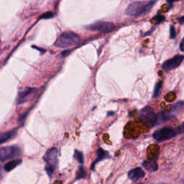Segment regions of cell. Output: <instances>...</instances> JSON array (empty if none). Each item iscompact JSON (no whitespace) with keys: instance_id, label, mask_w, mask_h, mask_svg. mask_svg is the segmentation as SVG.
Returning <instances> with one entry per match:
<instances>
[{"instance_id":"cell-1","label":"cell","mask_w":184,"mask_h":184,"mask_svg":"<svg viewBox=\"0 0 184 184\" xmlns=\"http://www.w3.org/2000/svg\"><path fill=\"white\" fill-rule=\"evenodd\" d=\"M155 3V1L133 2L126 9V14L133 17L142 16L150 12Z\"/></svg>"},{"instance_id":"cell-2","label":"cell","mask_w":184,"mask_h":184,"mask_svg":"<svg viewBox=\"0 0 184 184\" xmlns=\"http://www.w3.org/2000/svg\"><path fill=\"white\" fill-rule=\"evenodd\" d=\"M81 40V37L76 32L69 31L61 33L57 38L54 45L56 47L65 48L76 45Z\"/></svg>"},{"instance_id":"cell-3","label":"cell","mask_w":184,"mask_h":184,"mask_svg":"<svg viewBox=\"0 0 184 184\" xmlns=\"http://www.w3.org/2000/svg\"><path fill=\"white\" fill-rule=\"evenodd\" d=\"M58 150L56 148H52L48 149L47 152L43 157L44 161L46 163L45 170L48 176H51L56 169L57 163H58Z\"/></svg>"},{"instance_id":"cell-4","label":"cell","mask_w":184,"mask_h":184,"mask_svg":"<svg viewBox=\"0 0 184 184\" xmlns=\"http://www.w3.org/2000/svg\"><path fill=\"white\" fill-rule=\"evenodd\" d=\"M115 25L112 23H109V22H96L93 24H91L88 26H86V29L89 31L94 32H100L107 33L110 32L115 29Z\"/></svg>"},{"instance_id":"cell-5","label":"cell","mask_w":184,"mask_h":184,"mask_svg":"<svg viewBox=\"0 0 184 184\" xmlns=\"http://www.w3.org/2000/svg\"><path fill=\"white\" fill-rule=\"evenodd\" d=\"M176 132L174 129L170 128H163L155 131L153 134V137L157 142H163L174 137Z\"/></svg>"},{"instance_id":"cell-6","label":"cell","mask_w":184,"mask_h":184,"mask_svg":"<svg viewBox=\"0 0 184 184\" xmlns=\"http://www.w3.org/2000/svg\"><path fill=\"white\" fill-rule=\"evenodd\" d=\"M20 153V148L17 145L2 147L0 149V159L1 162H4L12 158Z\"/></svg>"},{"instance_id":"cell-7","label":"cell","mask_w":184,"mask_h":184,"mask_svg":"<svg viewBox=\"0 0 184 184\" xmlns=\"http://www.w3.org/2000/svg\"><path fill=\"white\" fill-rule=\"evenodd\" d=\"M140 117L144 121L149 122L152 126H155L158 124L157 115L150 107H145L142 109L141 111H140Z\"/></svg>"},{"instance_id":"cell-8","label":"cell","mask_w":184,"mask_h":184,"mask_svg":"<svg viewBox=\"0 0 184 184\" xmlns=\"http://www.w3.org/2000/svg\"><path fill=\"white\" fill-rule=\"evenodd\" d=\"M184 60V56L182 55H177V56H174V58L169 60L165 61L163 63L162 68L165 71H169L171 70L176 69V68L178 67Z\"/></svg>"},{"instance_id":"cell-9","label":"cell","mask_w":184,"mask_h":184,"mask_svg":"<svg viewBox=\"0 0 184 184\" xmlns=\"http://www.w3.org/2000/svg\"><path fill=\"white\" fill-rule=\"evenodd\" d=\"M36 91V88H33V87H26V88L24 89L23 90H22L19 93V95L17 98V104L19 105L28 102Z\"/></svg>"},{"instance_id":"cell-10","label":"cell","mask_w":184,"mask_h":184,"mask_svg":"<svg viewBox=\"0 0 184 184\" xmlns=\"http://www.w3.org/2000/svg\"><path fill=\"white\" fill-rule=\"evenodd\" d=\"M144 176V172L140 168H135L128 173V177L130 180L136 181Z\"/></svg>"},{"instance_id":"cell-11","label":"cell","mask_w":184,"mask_h":184,"mask_svg":"<svg viewBox=\"0 0 184 184\" xmlns=\"http://www.w3.org/2000/svg\"><path fill=\"white\" fill-rule=\"evenodd\" d=\"M17 133V130H12L7 132H4L1 133V136H0V142L1 144H3L4 142H7L9 140L12 139L13 137L16 136Z\"/></svg>"},{"instance_id":"cell-12","label":"cell","mask_w":184,"mask_h":184,"mask_svg":"<svg viewBox=\"0 0 184 184\" xmlns=\"http://www.w3.org/2000/svg\"><path fill=\"white\" fill-rule=\"evenodd\" d=\"M109 157V155L108 152L104 150L102 148H98L97 150V158L95 160V161H94L93 164L91 165V170L94 169V167H95L96 163H97L98 162L102 161V160L108 158Z\"/></svg>"},{"instance_id":"cell-13","label":"cell","mask_w":184,"mask_h":184,"mask_svg":"<svg viewBox=\"0 0 184 184\" xmlns=\"http://www.w3.org/2000/svg\"><path fill=\"white\" fill-rule=\"evenodd\" d=\"M142 165L148 171H156L158 168L157 164L155 161H145L142 163Z\"/></svg>"},{"instance_id":"cell-14","label":"cell","mask_w":184,"mask_h":184,"mask_svg":"<svg viewBox=\"0 0 184 184\" xmlns=\"http://www.w3.org/2000/svg\"><path fill=\"white\" fill-rule=\"evenodd\" d=\"M22 163V160L21 159H17V160H14V161H12L10 162H9L6 164H5L4 166V169L5 171L6 172H10L11 170L14 169L17 167V166L19 165Z\"/></svg>"},{"instance_id":"cell-15","label":"cell","mask_w":184,"mask_h":184,"mask_svg":"<svg viewBox=\"0 0 184 184\" xmlns=\"http://www.w3.org/2000/svg\"><path fill=\"white\" fill-rule=\"evenodd\" d=\"M162 86H163V82H158L155 84L154 92H153V98H157V96L160 95V93H161Z\"/></svg>"},{"instance_id":"cell-16","label":"cell","mask_w":184,"mask_h":184,"mask_svg":"<svg viewBox=\"0 0 184 184\" xmlns=\"http://www.w3.org/2000/svg\"><path fill=\"white\" fill-rule=\"evenodd\" d=\"M73 157L74 158H75L80 164L84 163V155H83V153L82 152H80V151H78L77 150H75V151H74Z\"/></svg>"},{"instance_id":"cell-17","label":"cell","mask_w":184,"mask_h":184,"mask_svg":"<svg viewBox=\"0 0 184 184\" xmlns=\"http://www.w3.org/2000/svg\"><path fill=\"white\" fill-rule=\"evenodd\" d=\"M86 176V171L84 170V168H83L82 166H80L77 173H76V179H77V180H79V179L85 178Z\"/></svg>"},{"instance_id":"cell-18","label":"cell","mask_w":184,"mask_h":184,"mask_svg":"<svg viewBox=\"0 0 184 184\" xmlns=\"http://www.w3.org/2000/svg\"><path fill=\"white\" fill-rule=\"evenodd\" d=\"M184 106V102H178L173 108V111L175 113H178L180 112L181 109L183 108Z\"/></svg>"},{"instance_id":"cell-19","label":"cell","mask_w":184,"mask_h":184,"mask_svg":"<svg viewBox=\"0 0 184 184\" xmlns=\"http://www.w3.org/2000/svg\"><path fill=\"white\" fill-rule=\"evenodd\" d=\"M54 17V14L52 12H46L45 13H43V15H41L39 19H51L53 18Z\"/></svg>"},{"instance_id":"cell-20","label":"cell","mask_w":184,"mask_h":184,"mask_svg":"<svg viewBox=\"0 0 184 184\" xmlns=\"http://www.w3.org/2000/svg\"><path fill=\"white\" fill-rule=\"evenodd\" d=\"M176 30H175L174 26L170 25V38L174 39L176 38Z\"/></svg>"},{"instance_id":"cell-21","label":"cell","mask_w":184,"mask_h":184,"mask_svg":"<svg viewBox=\"0 0 184 184\" xmlns=\"http://www.w3.org/2000/svg\"><path fill=\"white\" fill-rule=\"evenodd\" d=\"M27 115H28V111H27V112H25V113L23 114V115H22L20 116V117H19V122H23L25 121V118L27 117Z\"/></svg>"},{"instance_id":"cell-22","label":"cell","mask_w":184,"mask_h":184,"mask_svg":"<svg viewBox=\"0 0 184 184\" xmlns=\"http://www.w3.org/2000/svg\"><path fill=\"white\" fill-rule=\"evenodd\" d=\"M157 19V23H161L162 21H163L164 19H165V17L163 16H158V17H155Z\"/></svg>"},{"instance_id":"cell-23","label":"cell","mask_w":184,"mask_h":184,"mask_svg":"<svg viewBox=\"0 0 184 184\" xmlns=\"http://www.w3.org/2000/svg\"><path fill=\"white\" fill-rule=\"evenodd\" d=\"M180 49L182 50V51H184V38H183V40H181L180 43Z\"/></svg>"},{"instance_id":"cell-24","label":"cell","mask_w":184,"mask_h":184,"mask_svg":"<svg viewBox=\"0 0 184 184\" xmlns=\"http://www.w3.org/2000/svg\"><path fill=\"white\" fill-rule=\"evenodd\" d=\"M177 20H178V23L180 24H181V25H183V24H184V17H179V18H178Z\"/></svg>"},{"instance_id":"cell-25","label":"cell","mask_w":184,"mask_h":184,"mask_svg":"<svg viewBox=\"0 0 184 184\" xmlns=\"http://www.w3.org/2000/svg\"><path fill=\"white\" fill-rule=\"evenodd\" d=\"M32 48H36V49L38 50H40V51H43V53H45V52H46V51H45V50H44V49H42V48H37L36 46L32 45Z\"/></svg>"},{"instance_id":"cell-26","label":"cell","mask_w":184,"mask_h":184,"mask_svg":"<svg viewBox=\"0 0 184 184\" xmlns=\"http://www.w3.org/2000/svg\"><path fill=\"white\" fill-rule=\"evenodd\" d=\"M114 115H115L114 111H109V112H107V117H109V116H112Z\"/></svg>"},{"instance_id":"cell-27","label":"cell","mask_w":184,"mask_h":184,"mask_svg":"<svg viewBox=\"0 0 184 184\" xmlns=\"http://www.w3.org/2000/svg\"><path fill=\"white\" fill-rule=\"evenodd\" d=\"M157 184H166V183H157Z\"/></svg>"}]
</instances>
